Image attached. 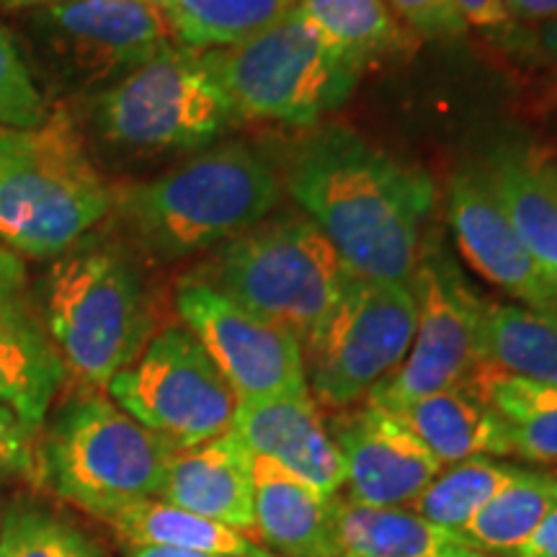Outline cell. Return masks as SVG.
I'll return each instance as SVG.
<instances>
[{
    "label": "cell",
    "mask_w": 557,
    "mask_h": 557,
    "mask_svg": "<svg viewBox=\"0 0 557 557\" xmlns=\"http://www.w3.org/2000/svg\"><path fill=\"white\" fill-rule=\"evenodd\" d=\"M346 459V493L364 506H408L442 472V462L387 410L361 403L333 418Z\"/></svg>",
    "instance_id": "obj_14"
},
{
    "label": "cell",
    "mask_w": 557,
    "mask_h": 557,
    "mask_svg": "<svg viewBox=\"0 0 557 557\" xmlns=\"http://www.w3.org/2000/svg\"><path fill=\"white\" fill-rule=\"evenodd\" d=\"M540 50L549 54V58H557V21H553V24L542 29Z\"/></svg>",
    "instance_id": "obj_40"
},
{
    "label": "cell",
    "mask_w": 557,
    "mask_h": 557,
    "mask_svg": "<svg viewBox=\"0 0 557 557\" xmlns=\"http://www.w3.org/2000/svg\"><path fill=\"white\" fill-rule=\"evenodd\" d=\"M297 5L364 65L413 45L387 0H297Z\"/></svg>",
    "instance_id": "obj_29"
},
{
    "label": "cell",
    "mask_w": 557,
    "mask_h": 557,
    "mask_svg": "<svg viewBox=\"0 0 557 557\" xmlns=\"http://www.w3.org/2000/svg\"><path fill=\"white\" fill-rule=\"evenodd\" d=\"M9 9H18V5H45V3H58V0H0Z\"/></svg>",
    "instance_id": "obj_42"
},
{
    "label": "cell",
    "mask_w": 557,
    "mask_h": 557,
    "mask_svg": "<svg viewBox=\"0 0 557 557\" xmlns=\"http://www.w3.org/2000/svg\"><path fill=\"white\" fill-rule=\"evenodd\" d=\"M449 225L465 261L524 308L557 312V292L547 269L519 240L487 184L483 165L465 169L449 186Z\"/></svg>",
    "instance_id": "obj_15"
},
{
    "label": "cell",
    "mask_w": 557,
    "mask_h": 557,
    "mask_svg": "<svg viewBox=\"0 0 557 557\" xmlns=\"http://www.w3.org/2000/svg\"><path fill=\"white\" fill-rule=\"evenodd\" d=\"M45 96L16 41L0 26V127L34 129L45 122Z\"/></svg>",
    "instance_id": "obj_31"
},
{
    "label": "cell",
    "mask_w": 557,
    "mask_h": 557,
    "mask_svg": "<svg viewBox=\"0 0 557 557\" xmlns=\"http://www.w3.org/2000/svg\"><path fill=\"white\" fill-rule=\"evenodd\" d=\"M500 209L540 267H557V165L540 150L504 145L483 165Z\"/></svg>",
    "instance_id": "obj_20"
},
{
    "label": "cell",
    "mask_w": 557,
    "mask_h": 557,
    "mask_svg": "<svg viewBox=\"0 0 557 557\" xmlns=\"http://www.w3.org/2000/svg\"><path fill=\"white\" fill-rule=\"evenodd\" d=\"M3 513H5L3 511V504H0V527H3Z\"/></svg>",
    "instance_id": "obj_44"
},
{
    "label": "cell",
    "mask_w": 557,
    "mask_h": 557,
    "mask_svg": "<svg viewBox=\"0 0 557 557\" xmlns=\"http://www.w3.org/2000/svg\"><path fill=\"white\" fill-rule=\"evenodd\" d=\"M351 276L308 214H282L227 240L209 274L197 278L305 341Z\"/></svg>",
    "instance_id": "obj_7"
},
{
    "label": "cell",
    "mask_w": 557,
    "mask_h": 557,
    "mask_svg": "<svg viewBox=\"0 0 557 557\" xmlns=\"http://www.w3.org/2000/svg\"><path fill=\"white\" fill-rule=\"evenodd\" d=\"M331 517L338 557H438L462 545L457 532L431 524L408 506H364L338 493Z\"/></svg>",
    "instance_id": "obj_22"
},
{
    "label": "cell",
    "mask_w": 557,
    "mask_h": 557,
    "mask_svg": "<svg viewBox=\"0 0 557 557\" xmlns=\"http://www.w3.org/2000/svg\"><path fill=\"white\" fill-rule=\"evenodd\" d=\"M410 284L372 282L354 274L302 341L312 400L333 410L354 408L406 359L416 336Z\"/></svg>",
    "instance_id": "obj_9"
},
{
    "label": "cell",
    "mask_w": 557,
    "mask_h": 557,
    "mask_svg": "<svg viewBox=\"0 0 557 557\" xmlns=\"http://www.w3.org/2000/svg\"><path fill=\"white\" fill-rule=\"evenodd\" d=\"M555 472H557V462H555Z\"/></svg>",
    "instance_id": "obj_45"
},
{
    "label": "cell",
    "mask_w": 557,
    "mask_h": 557,
    "mask_svg": "<svg viewBox=\"0 0 557 557\" xmlns=\"http://www.w3.org/2000/svg\"><path fill=\"white\" fill-rule=\"evenodd\" d=\"M37 431L11 408L0 406V480L37 478Z\"/></svg>",
    "instance_id": "obj_32"
},
{
    "label": "cell",
    "mask_w": 557,
    "mask_h": 557,
    "mask_svg": "<svg viewBox=\"0 0 557 557\" xmlns=\"http://www.w3.org/2000/svg\"><path fill=\"white\" fill-rule=\"evenodd\" d=\"M176 310L238 400L310 395L302 341L289 329L250 312L197 276L178 284Z\"/></svg>",
    "instance_id": "obj_13"
},
{
    "label": "cell",
    "mask_w": 557,
    "mask_h": 557,
    "mask_svg": "<svg viewBox=\"0 0 557 557\" xmlns=\"http://www.w3.org/2000/svg\"><path fill=\"white\" fill-rule=\"evenodd\" d=\"M483 361L519 377L557 385V312L485 302Z\"/></svg>",
    "instance_id": "obj_26"
},
{
    "label": "cell",
    "mask_w": 557,
    "mask_h": 557,
    "mask_svg": "<svg viewBox=\"0 0 557 557\" xmlns=\"http://www.w3.org/2000/svg\"><path fill=\"white\" fill-rule=\"evenodd\" d=\"M233 120L235 111L201 52L178 41L111 83L90 114L103 145L135 156L201 150Z\"/></svg>",
    "instance_id": "obj_8"
},
{
    "label": "cell",
    "mask_w": 557,
    "mask_h": 557,
    "mask_svg": "<svg viewBox=\"0 0 557 557\" xmlns=\"http://www.w3.org/2000/svg\"><path fill=\"white\" fill-rule=\"evenodd\" d=\"M508 24L545 26L557 21V0H506Z\"/></svg>",
    "instance_id": "obj_35"
},
{
    "label": "cell",
    "mask_w": 557,
    "mask_h": 557,
    "mask_svg": "<svg viewBox=\"0 0 557 557\" xmlns=\"http://www.w3.org/2000/svg\"><path fill=\"white\" fill-rule=\"evenodd\" d=\"M416 336L406 359L364 403L393 410L423 395L459 387L483 364L485 302L436 243L421 248L416 274Z\"/></svg>",
    "instance_id": "obj_12"
},
{
    "label": "cell",
    "mask_w": 557,
    "mask_h": 557,
    "mask_svg": "<svg viewBox=\"0 0 557 557\" xmlns=\"http://www.w3.org/2000/svg\"><path fill=\"white\" fill-rule=\"evenodd\" d=\"M45 329L78 387L107 389L143 354L156 310L124 246L86 235L58 256L45 276Z\"/></svg>",
    "instance_id": "obj_3"
},
{
    "label": "cell",
    "mask_w": 557,
    "mask_h": 557,
    "mask_svg": "<svg viewBox=\"0 0 557 557\" xmlns=\"http://www.w3.org/2000/svg\"><path fill=\"white\" fill-rule=\"evenodd\" d=\"M65 382L45 323L21 297H0V406L39 429Z\"/></svg>",
    "instance_id": "obj_19"
},
{
    "label": "cell",
    "mask_w": 557,
    "mask_h": 557,
    "mask_svg": "<svg viewBox=\"0 0 557 557\" xmlns=\"http://www.w3.org/2000/svg\"><path fill=\"white\" fill-rule=\"evenodd\" d=\"M32 62L54 94L120 81L173 45L169 21L148 0H58L29 16Z\"/></svg>",
    "instance_id": "obj_10"
},
{
    "label": "cell",
    "mask_w": 557,
    "mask_h": 557,
    "mask_svg": "<svg viewBox=\"0 0 557 557\" xmlns=\"http://www.w3.org/2000/svg\"><path fill=\"white\" fill-rule=\"evenodd\" d=\"M341 557H344V555H341Z\"/></svg>",
    "instance_id": "obj_46"
},
{
    "label": "cell",
    "mask_w": 557,
    "mask_h": 557,
    "mask_svg": "<svg viewBox=\"0 0 557 557\" xmlns=\"http://www.w3.org/2000/svg\"><path fill=\"white\" fill-rule=\"evenodd\" d=\"M387 413L398 418L442 468L472 457H508L504 423L468 385L423 395Z\"/></svg>",
    "instance_id": "obj_21"
},
{
    "label": "cell",
    "mask_w": 557,
    "mask_h": 557,
    "mask_svg": "<svg viewBox=\"0 0 557 557\" xmlns=\"http://www.w3.org/2000/svg\"><path fill=\"white\" fill-rule=\"evenodd\" d=\"M160 500L253 537V468L233 431L189 449H173Z\"/></svg>",
    "instance_id": "obj_17"
},
{
    "label": "cell",
    "mask_w": 557,
    "mask_h": 557,
    "mask_svg": "<svg viewBox=\"0 0 557 557\" xmlns=\"http://www.w3.org/2000/svg\"><path fill=\"white\" fill-rule=\"evenodd\" d=\"M278 197L282 184L267 156L227 143L148 184L114 189V209L150 256L176 261L259 225Z\"/></svg>",
    "instance_id": "obj_2"
},
{
    "label": "cell",
    "mask_w": 557,
    "mask_h": 557,
    "mask_svg": "<svg viewBox=\"0 0 557 557\" xmlns=\"http://www.w3.org/2000/svg\"><path fill=\"white\" fill-rule=\"evenodd\" d=\"M287 189L354 274L410 284L421 259L423 220L434 205V181L426 173L357 132L329 127L292 158Z\"/></svg>",
    "instance_id": "obj_1"
},
{
    "label": "cell",
    "mask_w": 557,
    "mask_h": 557,
    "mask_svg": "<svg viewBox=\"0 0 557 557\" xmlns=\"http://www.w3.org/2000/svg\"><path fill=\"white\" fill-rule=\"evenodd\" d=\"M124 545H165L218 557H276L238 529L205 519L199 513L165 504L160 498L139 500L109 521Z\"/></svg>",
    "instance_id": "obj_24"
},
{
    "label": "cell",
    "mask_w": 557,
    "mask_h": 557,
    "mask_svg": "<svg viewBox=\"0 0 557 557\" xmlns=\"http://www.w3.org/2000/svg\"><path fill=\"white\" fill-rule=\"evenodd\" d=\"M547 276H549V284H553V289L557 292V267H549Z\"/></svg>",
    "instance_id": "obj_43"
},
{
    "label": "cell",
    "mask_w": 557,
    "mask_h": 557,
    "mask_svg": "<svg viewBox=\"0 0 557 557\" xmlns=\"http://www.w3.org/2000/svg\"><path fill=\"white\" fill-rule=\"evenodd\" d=\"M438 557H498V555L480 553V549H472V547H468V545H455V547H449L447 553H442Z\"/></svg>",
    "instance_id": "obj_41"
},
{
    "label": "cell",
    "mask_w": 557,
    "mask_h": 557,
    "mask_svg": "<svg viewBox=\"0 0 557 557\" xmlns=\"http://www.w3.org/2000/svg\"><path fill=\"white\" fill-rule=\"evenodd\" d=\"M230 431L250 455L274 459L323 498H336L346 487V459L312 395L238 400Z\"/></svg>",
    "instance_id": "obj_16"
},
{
    "label": "cell",
    "mask_w": 557,
    "mask_h": 557,
    "mask_svg": "<svg viewBox=\"0 0 557 557\" xmlns=\"http://www.w3.org/2000/svg\"><path fill=\"white\" fill-rule=\"evenodd\" d=\"M122 410L171 444L189 449L233 426V387L184 325H165L143 354L107 385Z\"/></svg>",
    "instance_id": "obj_11"
},
{
    "label": "cell",
    "mask_w": 557,
    "mask_h": 557,
    "mask_svg": "<svg viewBox=\"0 0 557 557\" xmlns=\"http://www.w3.org/2000/svg\"><path fill=\"white\" fill-rule=\"evenodd\" d=\"M517 472V465L496 457L462 459L442 468L408 508L431 524L459 532Z\"/></svg>",
    "instance_id": "obj_28"
},
{
    "label": "cell",
    "mask_w": 557,
    "mask_h": 557,
    "mask_svg": "<svg viewBox=\"0 0 557 557\" xmlns=\"http://www.w3.org/2000/svg\"><path fill=\"white\" fill-rule=\"evenodd\" d=\"M124 557H218L194 553V549L165 547V545H124Z\"/></svg>",
    "instance_id": "obj_38"
},
{
    "label": "cell",
    "mask_w": 557,
    "mask_h": 557,
    "mask_svg": "<svg viewBox=\"0 0 557 557\" xmlns=\"http://www.w3.org/2000/svg\"><path fill=\"white\" fill-rule=\"evenodd\" d=\"M114 209V189L58 101L0 171V240L29 259H58Z\"/></svg>",
    "instance_id": "obj_5"
},
{
    "label": "cell",
    "mask_w": 557,
    "mask_h": 557,
    "mask_svg": "<svg viewBox=\"0 0 557 557\" xmlns=\"http://www.w3.org/2000/svg\"><path fill=\"white\" fill-rule=\"evenodd\" d=\"M169 21L173 37L189 50H222L253 37L297 0H148Z\"/></svg>",
    "instance_id": "obj_27"
},
{
    "label": "cell",
    "mask_w": 557,
    "mask_h": 557,
    "mask_svg": "<svg viewBox=\"0 0 557 557\" xmlns=\"http://www.w3.org/2000/svg\"><path fill=\"white\" fill-rule=\"evenodd\" d=\"M173 447L116 406L78 387L58 408L37 447L39 483L62 504L109 521L163 491Z\"/></svg>",
    "instance_id": "obj_4"
},
{
    "label": "cell",
    "mask_w": 557,
    "mask_h": 557,
    "mask_svg": "<svg viewBox=\"0 0 557 557\" xmlns=\"http://www.w3.org/2000/svg\"><path fill=\"white\" fill-rule=\"evenodd\" d=\"M553 508H557V475L519 468L457 534L462 545L480 553L511 557Z\"/></svg>",
    "instance_id": "obj_25"
},
{
    "label": "cell",
    "mask_w": 557,
    "mask_h": 557,
    "mask_svg": "<svg viewBox=\"0 0 557 557\" xmlns=\"http://www.w3.org/2000/svg\"><path fill=\"white\" fill-rule=\"evenodd\" d=\"M511 557H557V508Z\"/></svg>",
    "instance_id": "obj_36"
},
{
    "label": "cell",
    "mask_w": 557,
    "mask_h": 557,
    "mask_svg": "<svg viewBox=\"0 0 557 557\" xmlns=\"http://www.w3.org/2000/svg\"><path fill=\"white\" fill-rule=\"evenodd\" d=\"M26 287V269L18 253L0 240V297H21Z\"/></svg>",
    "instance_id": "obj_37"
},
{
    "label": "cell",
    "mask_w": 557,
    "mask_h": 557,
    "mask_svg": "<svg viewBox=\"0 0 557 557\" xmlns=\"http://www.w3.org/2000/svg\"><path fill=\"white\" fill-rule=\"evenodd\" d=\"M504 423L508 457L557 462V385L480 364L465 382Z\"/></svg>",
    "instance_id": "obj_23"
},
{
    "label": "cell",
    "mask_w": 557,
    "mask_h": 557,
    "mask_svg": "<svg viewBox=\"0 0 557 557\" xmlns=\"http://www.w3.org/2000/svg\"><path fill=\"white\" fill-rule=\"evenodd\" d=\"M387 5L406 29L421 37L449 39L468 29L451 0H387Z\"/></svg>",
    "instance_id": "obj_33"
},
{
    "label": "cell",
    "mask_w": 557,
    "mask_h": 557,
    "mask_svg": "<svg viewBox=\"0 0 557 557\" xmlns=\"http://www.w3.org/2000/svg\"><path fill=\"white\" fill-rule=\"evenodd\" d=\"M24 132L26 129H5L0 127V171L5 169V163L16 156V150L24 143Z\"/></svg>",
    "instance_id": "obj_39"
},
{
    "label": "cell",
    "mask_w": 557,
    "mask_h": 557,
    "mask_svg": "<svg viewBox=\"0 0 557 557\" xmlns=\"http://www.w3.org/2000/svg\"><path fill=\"white\" fill-rule=\"evenodd\" d=\"M0 557H103V547L52 508L11 504L0 527Z\"/></svg>",
    "instance_id": "obj_30"
},
{
    "label": "cell",
    "mask_w": 557,
    "mask_h": 557,
    "mask_svg": "<svg viewBox=\"0 0 557 557\" xmlns=\"http://www.w3.org/2000/svg\"><path fill=\"white\" fill-rule=\"evenodd\" d=\"M256 537L276 557H338L331 500L276 465L250 455Z\"/></svg>",
    "instance_id": "obj_18"
},
{
    "label": "cell",
    "mask_w": 557,
    "mask_h": 557,
    "mask_svg": "<svg viewBox=\"0 0 557 557\" xmlns=\"http://www.w3.org/2000/svg\"><path fill=\"white\" fill-rule=\"evenodd\" d=\"M235 116L308 127L336 111L367 65L299 5L253 37L201 52Z\"/></svg>",
    "instance_id": "obj_6"
},
{
    "label": "cell",
    "mask_w": 557,
    "mask_h": 557,
    "mask_svg": "<svg viewBox=\"0 0 557 557\" xmlns=\"http://www.w3.org/2000/svg\"><path fill=\"white\" fill-rule=\"evenodd\" d=\"M457 16L465 26L475 29H504L508 26L506 18V0H451Z\"/></svg>",
    "instance_id": "obj_34"
}]
</instances>
